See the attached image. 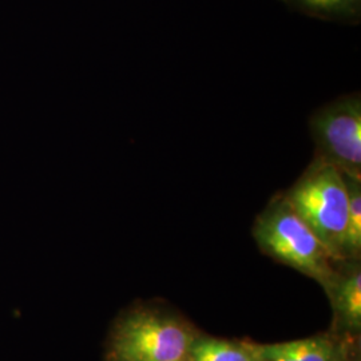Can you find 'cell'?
I'll list each match as a JSON object with an SVG mask.
<instances>
[{
	"mask_svg": "<svg viewBox=\"0 0 361 361\" xmlns=\"http://www.w3.org/2000/svg\"><path fill=\"white\" fill-rule=\"evenodd\" d=\"M253 237L262 253L331 289L343 261L336 259L286 201L284 193L271 200L255 221Z\"/></svg>",
	"mask_w": 361,
	"mask_h": 361,
	"instance_id": "obj_2",
	"label": "cell"
},
{
	"mask_svg": "<svg viewBox=\"0 0 361 361\" xmlns=\"http://www.w3.org/2000/svg\"><path fill=\"white\" fill-rule=\"evenodd\" d=\"M310 134L314 158L361 178V98L359 92L340 97L312 114Z\"/></svg>",
	"mask_w": 361,
	"mask_h": 361,
	"instance_id": "obj_4",
	"label": "cell"
},
{
	"mask_svg": "<svg viewBox=\"0 0 361 361\" xmlns=\"http://www.w3.org/2000/svg\"><path fill=\"white\" fill-rule=\"evenodd\" d=\"M284 195L328 252L336 259L344 261L348 190L343 173L313 158L302 176Z\"/></svg>",
	"mask_w": 361,
	"mask_h": 361,
	"instance_id": "obj_3",
	"label": "cell"
},
{
	"mask_svg": "<svg viewBox=\"0 0 361 361\" xmlns=\"http://www.w3.org/2000/svg\"><path fill=\"white\" fill-rule=\"evenodd\" d=\"M289 7L313 18L355 20L360 15L361 0H283Z\"/></svg>",
	"mask_w": 361,
	"mask_h": 361,
	"instance_id": "obj_8",
	"label": "cell"
},
{
	"mask_svg": "<svg viewBox=\"0 0 361 361\" xmlns=\"http://www.w3.org/2000/svg\"><path fill=\"white\" fill-rule=\"evenodd\" d=\"M192 361H259L256 343L201 335L189 350Z\"/></svg>",
	"mask_w": 361,
	"mask_h": 361,
	"instance_id": "obj_7",
	"label": "cell"
},
{
	"mask_svg": "<svg viewBox=\"0 0 361 361\" xmlns=\"http://www.w3.org/2000/svg\"><path fill=\"white\" fill-rule=\"evenodd\" d=\"M344 176L348 190V222L344 240V259H360L361 178Z\"/></svg>",
	"mask_w": 361,
	"mask_h": 361,
	"instance_id": "obj_9",
	"label": "cell"
},
{
	"mask_svg": "<svg viewBox=\"0 0 361 361\" xmlns=\"http://www.w3.org/2000/svg\"><path fill=\"white\" fill-rule=\"evenodd\" d=\"M201 332L174 310L140 305L123 312L107 338L106 361H182Z\"/></svg>",
	"mask_w": 361,
	"mask_h": 361,
	"instance_id": "obj_1",
	"label": "cell"
},
{
	"mask_svg": "<svg viewBox=\"0 0 361 361\" xmlns=\"http://www.w3.org/2000/svg\"><path fill=\"white\" fill-rule=\"evenodd\" d=\"M355 337L334 331L276 344H257L259 361H350Z\"/></svg>",
	"mask_w": 361,
	"mask_h": 361,
	"instance_id": "obj_5",
	"label": "cell"
},
{
	"mask_svg": "<svg viewBox=\"0 0 361 361\" xmlns=\"http://www.w3.org/2000/svg\"><path fill=\"white\" fill-rule=\"evenodd\" d=\"M334 310V332L355 337L361 329V271L359 259H344L326 292Z\"/></svg>",
	"mask_w": 361,
	"mask_h": 361,
	"instance_id": "obj_6",
	"label": "cell"
},
{
	"mask_svg": "<svg viewBox=\"0 0 361 361\" xmlns=\"http://www.w3.org/2000/svg\"><path fill=\"white\" fill-rule=\"evenodd\" d=\"M182 361H192V360H190V359H189V357H188V359H185V360H182Z\"/></svg>",
	"mask_w": 361,
	"mask_h": 361,
	"instance_id": "obj_10",
	"label": "cell"
}]
</instances>
